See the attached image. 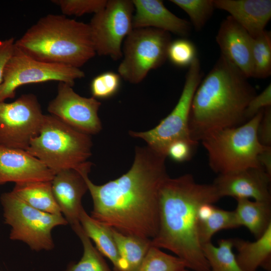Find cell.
I'll list each match as a JSON object with an SVG mask.
<instances>
[{
	"label": "cell",
	"instance_id": "cell-1",
	"mask_svg": "<svg viewBox=\"0 0 271 271\" xmlns=\"http://www.w3.org/2000/svg\"><path fill=\"white\" fill-rule=\"evenodd\" d=\"M148 146L136 147L129 170L102 185L85 178L92 199L91 216L127 235L152 240L159 227V193L169 177L165 161Z\"/></svg>",
	"mask_w": 271,
	"mask_h": 271
},
{
	"label": "cell",
	"instance_id": "cell-2",
	"mask_svg": "<svg viewBox=\"0 0 271 271\" xmlns=\"http://www.w3.org/2000/svg\"><path fill=\"white\" fill-rule=\"evenodd\" d=\"M220 199L213 184L197 183L191 174L169 177L160 190L159 227L152 246L172 251L187 268L208 271L198 236V212L202 205Z\"/></svg>",
	"mask_w": 271,
	"mask_h": 271
},
{
	"label": "cell",
	"instance_id": "cell-3",
	"mask_svg": "<svg viewBox=\"0 0 271 271\" xmlns=\"http://www.w3.org/2000/svg\"><path fill=\"white\" fill-rule=\"evenodd\" d=\"M247 78L220 54L193 96L189 127L194 142L198 144L209 131L238 126L247 121L246 108L256 95Z\"/></svg>",
	"mask_w": 271,
	"mask_h": 271
},
{
	"label": "cell",
	"instance_id": "cell-4",
	"mask_svg": "<svg viewBox=\"0 0 271 271\" xmlns=\"http://www.w3.org/2000/svg\"><path fill=\"white\" fill-rule=\"evenodd\" d=\"M15 45L39 61L77 68L96 54L88 24L62 14L40 18Z\"/></svg>",
	"mask_w": 271,
	"mask_h": 271
},
{
	"label": "cell",
	"instance_id": "cell-5",
	"mask_svg": "<svg viewBox=\"0 0 271 271\" xmlns=\"http://www.w3.org/2000/svg\"><path fill=\"white\" fill-rule=\"evenodd\" d=\"M91 136L80 132L51 114L44 115L39 134L27 151L55 174L74 169L83 174L91 171L92 163Z\"/></svg>",
	"mask_w": 271,
	"mask_h": 271
},
{
	"label": "cell",
	"instance_id": "cell-6",
	"mask_svg": "<svg viewBox=\"0 0 271 271\" xmlns=\"http://www.w3.org/2000/svg\"><path fill=\"white\" fill-rule=\"evenodd\" d=\"M264 109L239 126L214 130L201 138L213 172L219 175L261 167L258 156L266 147L259 142L257 130Z\"/></svg>",
	"mask_w": 271,
	"mask_h": 271
},
{
	"label": "cell",
	"instance_id": "cell-7",
	"mask_svg": "<svg viewBox=\"0 0 271 271\" xmlns=\"http://www.w3.org/2000/svg\"><path fill=\"white\" fill-rule=\"evenodd\" d=\"M0 201L5 223L11 227L10 238L26 243L37 251L54 247L52 230L68 224L62 214H53L35 209L12 191L3 193Z\"/></svg>",
	"mask_w": 271,
	"mask_h": 271
},
{
	"label": "cell",
	"instance_id": "cell-8",
	"mask_svg": "<svg viewBox=\"0 0 271 271\" xmlns=\"http://www.w3.org/2000/svg\"><path fill=\"white\" fill-rule=\"evenodd\" d=\"M202 77L200 61L196 57L189 66L182 93L172 111L152 129L130 130L129 134L143 140L154 151L166 157L169 147L176 141H185L196 146L198 143L190 136L189 122L192 99Z\"/></svg>",
	"mask_w": 271,
	"mask_h": 271
},
{
	"label": "cell",
	"instance_id": "cell-9",
	"mask_svg": "<svg viewBox=\"0 0 271 271\" xmlns=\"http://www.w3.org/2000/svg\"><path fill=\"white\" fill-rule=\"evenodd\" d=\"M171 42L167 32L154 28L133 29L123 41L118 74L130 83H141L151 70L165 62Z\"/></svg>",
	"mask_w": 271,
	"mask_h": 271
},
{
	"label": "cell",
	"instance_id": "cell-10",
	"mask_svg": "<svg viewBox=\"0 0 271 271\" xmlns=\"http://www.w3.org/2000/svg\"><path fill=\"white\" fill-rule=\"evenodd\" d=\"M84 77V72L80 68L39 61L15 45L0 85V101L15 97L17 89L22 85L56 81L73 86L77 79Z\"/></svg>",
	"mask_w": 271,
	"mask_h": 271
},
{
	"label": "cell",
	"instance_id": "cell-11",
	"mask_svg": "<svg viewBox=\"0 0 271 271\" xmlns=\"http://www.w3.org/2000/svg\"><path fill=\"white\" fill-rule=\"evenodd\" d=\"M132 0H107L88 24L96 52L114 60L122 58L124 40L133 29Z\"/></svg>",
	"mask_w": 271,
	"mask_h": 271
},
{
	"label": "cell",
	"instance_id": "cell-12",
	"mask_svg": "<svg viewBox=\"0 0 271 271\" xmlns=\"http://www.w3.org/2000/svg\"><path fill=\"white\" fill-rule=\"evenodd\" d=\"M44 115L34 94L11 102L0 101V146L26 150L39 134Z\"/></svg>",
	"mask_w": 271,
	"mask_h": 271
},
{
	"label": "cell",
	"instance_id": "cell-13",
	"mask_svg": "<svg viewBox=\"0 0 271 271\" xmlns=\"http://www.w3.org/2000/svg\"><path fill=\"white\" fill-rule=\"evenodd\" d=\"M72 87L59 82L57 95L48 104V112L80 132L90 136L98 133L102 129L98 114L101 102L93 97L80 96Z\"/></svg>",
	"mask_w": 271,
	"mask_h": 271
},
{
	"label": "cell",
	"instance_id": "cell-14",
	"mask_svg": "<svg viewBox=\"0 0 271 271\" xmlns=\"http://www.w3.org/2000/svg\"><path fill=\"white\" fill-rule=\"evenodd\" d=\"M270 180L271 176L260 167L219 174L212 184L220 198L225 196L236 199L252 198L270 203Z\"/></svg>",
	"mask_w": 271,
	"mask_h": 271
},
{
	"label": "cell",
	"instance_id": "cell-15",
	"mask_svg": "<svg viewBox=\"0 0 271 271\" xmlns=\"http://www.w3.org/2000/svg\"><path fill=\"white\" fill-rule=\"evenodd\" d=\"M55 174L27 151L0 146V185L52 181Z\"/></svg>",
	"mask_w": 271,
	"mask_h": 271
},
{
	"label": "cell",
	"instance_id": "cell-16",
	"mask_svg": "<svg viewBox=\"0 0 271 271\" xmlns=\"http://www.w3.org/2000/svg\"><path fill=\"white\" fill-rule=\"evenodd\" d=\"M87 176L77 170L66 169L56 173L51 181L55 199L72 229L80 225L79 216L83 208L81 200L88 191Z\"/></svg>",
	"mask_w": 271,
	"mask_h": 271
},
{
	"label": "cell",
	"instance_id": "cell-17",
	"mask_svg": "<svg viewBox=\"0 0 271 271\" xmlns=\"http://www.w3.org/2000/svg\"><path fill=\"white\" fill-rule=\"evenodd\" d=\"M216 40L221 54L247 78L252 77L251 37L231 17L221 23Z\"/></svg>",
	"mask_w": 271,
	"mask_h": 271
},
{
	"label": "cell",
	"instance_id": "cell-18",
	"mask_svg": "<svg viewBox=\"0 0 271 271\" xmlns=\"http://www.w3.org/2000/svg\"><path fill=\"white\" fill-rule=\"evenodd\" d=\"M133 29L154 28L182 37L189 36L191 24L171 12L160 0H132Z\"/></svg>",
	"mask_w": 271,
	"mask_h": 271
},
{
	"label": "cell",
	"instance_id": "cell-19",
	"mask_svg": "<svg viewBox=\"0 0 271 271\" xmlns=\"http://www.w3.org/2000/svg\"><path fill=\"white\" fill-rule=\"evenodd\" d=\"M216 8L230 14L251 37L265 30L271 18L270 0H213Z\"/></svg>",
	"mask_w": 271,
	"mask_h": 271
},
{
	"label": "cell",
	"instance_id": "cell-20",
	"mask_svg": "<svg viewBox=\"0 0 271 271\" xmlns=\"http://www.w3.org/2000/svg\"><path fill=\"white\" fill-rule=\"evenodd\" d=\"M232 241L237 251L236 261L243 271H256L261 266L270 270L271 224L254 241L239 238L232 239Z\"/></svg>",
	"mask_w": 271,
	"mask_h": 271
},
{
	"label": "cell",
	"instance_id": "cell-21",
	"mask_svg": "<svg viewBox=\"0 0 271 271\" xmlns=\"http://www.w3.org/2000/svg\"><path fill=\"white\" fill-rule=\"evenodd\" d=\"M79 221L86 235L94 242L96 248L112 262L114 270L118 271L120 258L111 228L93 219L83 208L80 213Z\"/></svg>",
	"mask_w": 271,
	"mask_h": 271
},
{
	"label": "cell",
	"instance_id": "cell-22",
	"mask_svg": "<svg viewBox=\"0 0 271 271\" xmlns=\"http://www.w3.org/2000/svg\"><path fill=\"white\" fill-rule=\"evenodd\" d=\"M234 212L239 226L246 227L256 238L259 237L271 224L270 203L236 199Z\"/></svg>",
	"mask_w": 271,
	"mask_h": 271
},
{
	"label": "cell",
	"instance_id": "cell-23",
	"mask_svg": "<svg viewBox=\"0 0 271 271\" xmlns=\"http://www.w3.org/2000/svg\"><path fill=\"white\" fill-rule=\"evenodd\" d=\"M32 207L53 214H62L53 194L51 181L15 184L12 190Z\"/></svg>",
	"mask_w": 271,
	"mask_h": 271
},
{
	"label": "cell",
	"instance_id": "cell-24",
	"mask_svg": "<svg viewBox=\"0 0 271 271\" xmlns=\"http://www.w3.org/2000/svg\"><path fill=\"white\" fill-rule=\"evenodd\" d=\"M111 231L120 258L118 271H136L152 246L151 240Z\"/></svg>",
	"mask_w": 271,
	"mask_h": 271
},
{
	"label": "cell",
	"instance_id": "cell-25",
	"mask_svg": "<svg viewBox=\"0 0 271 271\" xmlns=\"http://www.w3.org/2000/svg\"><path fill=\"white\" fill-rule=\"evenodd\" d=\"M233 247L232 239H221L217 246L211 242L203 244V251L209 266L208 271H243L236 261Z\"/></svg>",
	"mask_w": 271,
	"mask_h": 271
},
{
	"label": "cell",
	"instance_id": "cell-26",
	"mask_svg": "<svg viewBox=\"0 0 271 271\" xmlns=\"http://www.w3.org/2000/svg\"><path fill=\"white\" fill-rule=\"evenodd\" d=\"M73 230L82 242L83 253L78 262L70 263L64 271H111L102 254L91 243L81 224Z\"/></svg>",
	"mask_w": 271,
	"mask_h": 271
},
{
	"label": "cell",
	"instance_id": "cell-27",
	"mask_svg": "<svg viewBox=\"0 0 271 271\" xmlns=\"http://www.w3.org/2000/svg\"><path fill=\"white\" fill-rule=\"evenodd\" d=\"M252 77L265 78L271 74V35L264 30L251 37Z\"/></svg>",
	"mask_w": 271,
	"mask_h": 271
},
{
	"label": "cell",
	"instance_id": "cell-28",
	"mask_svg": "<svg viewBox=\"0 0 271 271\" xmlns=\"http://www.w3.org/2000/svg\"><path fill=\"white\" fill-rule=\"evenodd\" d=\"M239 227L234 211L225 210L214 206L211 216L198 223V236L202 245L211 242L213 235L225 229Z\"/></svg>",
	"mask_w": 271,
	"mask_h": 271
},
{
	"label": "cell",
	"instance_id": "cell-29",
	"mask_svg": "<svg viewBox=\"0 0 271 271\" xmlns=\"http://www.w3.org/2000/svg\"><path fill=\"white\" fill-rule=\"evenodd\" d=\"M185 268L186 264L180 258L152 246L136 271H178Z\"/></svg>",
	"mask_w": 271,
	"mask_h": 271
},
{
	"label": "cell",
	"instance_id": "cell-30",
	"mask_svg": "<svg viewBox=\"0 0 271 271\" xmlns=\"http://www.w3.org/2000/svg\"><path fill=\"white\" fill-rule=\"evenodd\" d=\"M189 16L196 31H200L215 8L213 0H171Z\"/></svg>",
	"mask_w": 271,
	"mask_h": 271
},
{
	"label": "cell",
	"instance_id": "cell-31",
	"mask_svg": "<svg viewBox=\"0 0 271 271\" xmlns=\"http://www.w3.org/2000/svg\"><path fill=\"white\" fill-rule=\"evenodd\" d=\"M62 13L66 16H81L85 14H96L106 6L107 0H53Z\"/></svg>",
	"mask_w": 271,
	"mask_h": 271
},
{
	"label": "cell",
	"instance_id": "cell-32",
	"mask_svg": "<svg viewBox=\"0 0 271 271\" xmlns=\"http://www.w3.org/2000/svg\"><path fill=\"white\" fill-rule=\"evenodd\" d=\"M120 76L111 71L105 72L95 76L90 83L92 97L97 99L109 98L116 93L120 85Z\"/></svg>",
	"mask_w": 271,
	"mask_h": 271
},
{
	"label": "cell",
	"instance_id": "cell-33",
	"mask_svg": "<svg viewBox=\"0 0 271 271\" xmlns=\"http://www.w3.org/2000/svg\"><path fill=\"white\" fill-rule=\"evenodd\" d=\"M196 57L195 45L185 38L171 41L168 47L167 59L176 66H189Z\"/></svg>",
	"mask_w": 271,
	"mask_h": 271
},
{
	"label": "cell",
	"instance_id": "cell-34",
	"mask_svg": "<svg viewBox=\"0 0 271 271\" xmlns=\"http://www.w3.org/2000/svg\"><path fill=\"white\" fill-rule=\"evenodd\" d=\"M271 106L270 83L259 94L255 95L249 101L245 112L247 121L260 110Z\"/></svg>",
	"mask_w": 271,
	"mask_h": 271
},
{
	"label": "cell",
	"instance_id": "cell-35",
	"mask_svg": "<svg viewBox=\"0 0 271 271\" xmlns=\"http://www.w3.org/2000/svg\"><path fill=\"white\" fill-rule=\"evenodd\" d=\"M194 147L188 142L177 141L170 145L167 156L176 162H184L191 158Z\"/></svg>",
	"mask_w": 271,
	"mask_h": 271
},
{
	"label": "cell",
	"instance_id": "cell-36",
	"mask_svg": "<svg viewBox=\"0 0 271 271\" xmlns=\"http://www.w3.org/2000/svg\"><path fill=\"white\" fill-rule=\"evenodd\" d=\"M259 142L263 146L271 147V108L264 109L262 117L257 130Z\"/></svg>",
	"mask_w": 271,
	"mask_h": 271
},
{
	"label": "cell",
	"instance_id": "cell-37",
	"mask_svg": "<svg viewBox=\"0 0 271 271\" xmlns=\"http://www.w3.org/2000/svg\"><path fill=\"white\" fill-rule=\"evenodd\" d=\"M15 43L14 38L5 40L0 39V85L3 81L6 65L14 50Z\"/></svg>",
	"mask_w": 271,
	"mask_h": 271
},
{
	"label": "cell",
	"instance_id": "cell-38",
	"mask_svg": "<svg viewBox=\"0 0 271 271\" xmlns=\"http://www.w3.org/2000/svg\"><path fill=\"white\" fill-rule=\"evenodd\" d=\"M261 167L271 176V147H266L258 156Z\"/></svg>",
	"mask_w": 271,
	"mask_h": 271
},
{
	"label": "cell",
	"instance_id": "cell-39",
	"mask_svg": "<svg viewBox=\"0 0 271 271\" xmlns=\"http://www.w3.org/2000/svg\"><path fill=\"white\" fill-rule=\"evenodd\" d=\"M214 206L212 204H204L198 210V217L199 221H202L208 219L212 214Z\"/></svg>",
	"mask_w": 271,
	"mask_h": 271
},
{
	"label": "cell",
	"instance_id": "cell-40",
	"mask_svg": "<svg viewBox=\"0 0 271 271\" xmlns=\"http://www.w3.org/2000/svg\"><path fill=\"white\" fill-rule=\"evenodd\" d=\"M178 271H191L190 270H189L188 268H183V269H182L181 270H179Z\"/></svg>",
	"mask_w": 271,
	"mask_h": 271
}]
</instances>
